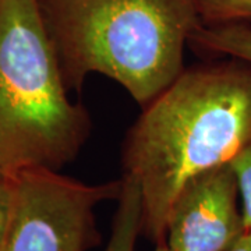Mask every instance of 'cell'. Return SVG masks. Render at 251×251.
Segmentation results:
<instances>
[{
	"label": "cell",
	"mask_w": 251,
	"mask_h": 251,
	"mask_svg": "<svg viewBox=\"0 0 251 251\" xmlns=\"http://www.w3.org/2000/svg\"><path fill=\"white\" fill-rule=\"evenodd\" d=\"M225 251H251V230H244Z\"/></svg>",
	"instance_id": "cell-11"
},
{
	"label": "cell",
	"mask_w": 251,
	"mask_h": 251,
	"mask_svg": "<svg viewBox=\"0 0 251 251\" xmlns=\"http://www.w3.org/2000/svg\"><path fill=\"white\" fill-rule=\"evenodd\" d=\"M204 25L250 24L251 0H196Z\"/></svg>",
	"instance_id": "cell-8"
},
{
	"label": "cell",
	"mask_w": 251,
	"mask_h": 251,
	"mask_svg": "<svg viewBox=\"0 0 251 251\" xmlns=\"http://www.w3.org/2000/svg\"><path fill=\"white\" fill-rule=\"evenodd\" d=\"M141 109L125 137L122 166L141 191V236L156 246L186 183L250 143L251 64L226 57L186 67Z\"/></svg>",
	"instance_id": "cell-1"
},
{
	"label": "cell",
	"mask_w": 251,
	"mask_h": 251,
	"mask_svg": "<svg viewBox=\"0 0 251 251\" xmlns=\"http://www.w3.org/2000/svg\"><path fill=\"white\" fill-rule=\"evenodd\" d=\"M13 209L0 251H90L100 244L97 206L120 197L123 181L88 184L60 172L11 175Z\"/></svg>",
	"instance_id": "cell-4"
},
{
	"label": "cell",
	"mask_w": 251,
	"mask_h": 251,
	"mask_svg": "<svg viewBox=\"0 0 251 251\" xmlns=\"http://www.w3.org/2000/svg\"><path fill=\"white\" fill-rule=\"evenodd\" d=\"M230 163L186 183L171 208L165 243L171 251H225L246 230Z\"/></svg>",
	"instance_id": "cell-5"
},
{
	"label": "cell",
	"mask_w": 251,
	"mask_h": 251,
	"mask_svg": "<svg viewBox=\"0 0 251 251\" xmlns=\"http://www.w3.org/2000/svg\"><path fill=\"white\" fill-rule=\"evenodd\" d=\"M123 187L117 198V208L103 251H137L143 226L141 191L134 180L122 177Z\"/></svg>",
	"instance_id": "cell-6"
},
{
	"label": "cell",
	"mask_w": 251,
	"mask_h": 251,
	"mask_svg": "<svg viewBox=\"0 0 251 251\" xmlns=\"http://www.w3.org/2000/svg\"><path fill=\"white\" fill-rule=\"evenodd\" d=\"M13 179L11 175L0 171V246L9 227L11 209H13Z\"/></svg>",
	"instance_id": "cell-10"
},
{
	"label": "cell",
	"mask_w": 251,
	"mask_h": 251,
	"mask_svg": "<svg viewBox=\"0 0 251 251\" xmlns=\"http://www.w3.org/2000/svg\"><path fill=\"white\" fill-rule=\"evenodd\" d=\"M69 91L90 74L122 85L144 108L183 73L202 25L196 0H39Z\"/></svg>",
	"instance_id": "cell-2"
},
{
	"label": "cell",
	"mask_w": 251,
	"mask_h": 251,
	"mask_svg": "<svg viewBox=\"0 0 251 251\" xmlns=\"http://www.w3.org/2000/svg\"><path fill=\"white\" fill-rule=\"evenodd\" d=\"M91 131L88 110L69 98L39 0H0V171L60 172Z\"/></svg>",
	"instance_id": "cell-3"
},
{
	"label": "cell",
	"mask_w": 251,
	"mask_h": 251,
	"mask_svg": "<svg viewBox=\"0 0 251 251\" xmlns=\"http://www.w3.org/2000/svg\"><path fill=\"white\" fill-rule=\"evenodd\" d=\"M188 45L204 53L233 57L251 64V25L202 24L193 34Z\"/></svg>",
	"instance_id": "cell-7"
},
{
	"label": "cell",
	"mask_w": 251,
	"mask_h": 251,
	"mask_svg": "<svg viewBox=\"0 0 251 251\" xmlns=\"http://www.w3.org/2000/svg\"><path fill=\"white\" fill-rule=\"evenodd\" d=\"M153 251H171V250H169V247L166 246V243H159V244H156V246H155V250Z\"/></svg>",
	"instance_id": "cell-12"
},
{
	"label": "cell",
	"mask_w": 251,
	"mask_h": 251,
	"mask_svg": "<svg viewBox=\"0 0 251 251\" xmlns=\"http://www.w3.org/2000/svg\"><path fill=\"white\" fill-rule=\"evenodd\" d=\"M229 163L239 184L244 229L251 230V140Z\"/></svg>",
	"instance_id": "cell-9"
}]
</instances>
